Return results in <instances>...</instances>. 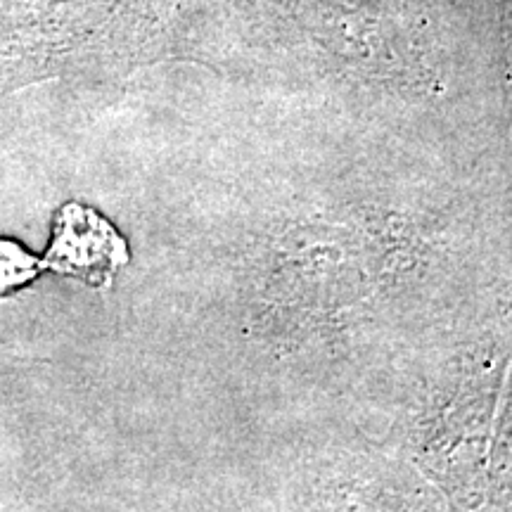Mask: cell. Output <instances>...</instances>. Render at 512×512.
I'll list each match as a JSON object with an SVG mask.
<instances>
[{
    "label": "cell",
    "instance_id": "obj_1",
    "mask_svg": "<svg viewBox=\"0 0 512 512\" xmlns=\"http://www.w3.org/2000/svg\"><path fill=\"white\" fill-rule=\"evenodd\" d=\"M128 264V245L105 216L79 202L57 211L53 242L41 259V271H55L81 283L110 290L119 268Z\"/></svg>",
    "mask_w": 512,
    "mask_h": 512
},
{
    "label": "cell",
    "instance_id": "obj_2",
    "mask_svg": "<svg viewBox=\"0 0 512 512\" xmlns=\"http://www.w3.org/2000/svg\"><path fill=\"white\" fill-rule=\"evenodd\" d=\"M38 273H43L38 256L29 254L15 240H0V297L17 292Z\"/></svg>",
    "mask_w": 512,
    "mask_h": 512
}]
</instances>
